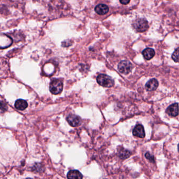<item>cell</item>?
Here are the masks:
<instances>
[{
  "instance_id": "obj_3",
  "label": "cell",
  "mask_w": 179,
  "mask_h": 179,
  "mask_svg": "<svg viewBox=\"0 0 179 179\" xmlns=\"http://www.w3.org/2000/svg\"><path fill=\"white\" fill-rule=\"evenodd\" d=\"M63 84L62 81L59 79H53L50 85V90L54 95H57L62 91Z\"/></svg>"
},
{
  "instance_id": "obj_19",
  "label": "cell",
  "mask_w": 179,
  "mask_h": 179,
  "mask_svg": "<svg viewBox=\"0 0 179 179\" xmlns=\"http://www.w3.org/2000/svg\"><path fill=\"white\" fill-rule=\"evenodd\" d=\"M31 179V178H28V179Z\"/></svg>"
},
{
  "instance_id": "obj_15",
  "label": "cell",
  "mask_w": 179,
  "mask_h": 179,
  "mask_svg": "<svg viewBox=\"0 0 179 179\" xmlns=\"http://www.w3.org/2000/svg\"><path fill=\"white\" fill-rule=\"evenodd\" d=\"M7 110V106L3 102H0V114H3Z\"/></svg>"
},
{
  "instance_id": "obj_10",
  "label": "cell",
  "mask_w": 179,
  "mask_h": 179,
  "mask_svg": "<svg viewBox=\"0 0 179 179\" xmlns=\"http://www.w3.org/2000/svg\"><path fill=\"white\" fill-rule=\"evenodd\" d=\"M166 112L169 115L173 117H176L178 115V103H176L172 104V105L170 106L166 110Z\"/></svg>"
},
{
  "instance_id": "obj_17",
  "label": "cell",
  "mask_w": 179,
  "mask_h": 179,
  "mask_svg": "<svg viewBox=\"0 0 179 179\" xmlns=\"http://www.w3.org/2000/svg\"><path fill=\"white\" fill-rule=\"evenodd\" d=\"M145 157H146V158L147 159L150 160V161H151V162H153V161H154L153 156H152L150 154H149V153L147 152V153H146Z\"/></svg>"
},
{
  "instance_id": "obj_7",
  "label": "cell",
  "mask_w": 179,
  "mask_h": 179,
  "mask_svg": "<svg viewBox=\"0 0 179 179\" xmlns=\"http://www.w3.org/2000/svg\"><path fill=\"white\" fill-rule=\"evenodd\" d=\"M133 135L135 137H137L139 138H145L146 136L145 129L142 125L137 124L134 128L133 131Z\"/></svg>"
},
{
  "instance_id": "obj_11",
  "label": "cell",
  "mask_w": 179,
  "mask_h": 179,
  "mask_svg": "<svg viewBox=\"0 0 179 179\" xmlns=\"http://www.w3.org/2000/svg\"><path fill=\"white\" fill-rule=\"evenodd\" d=\"M67 178L68 179H83V175L79 171L71 170L67 173Z\"/></svg>"
},
{
  "instance_id": "obj_1",
  "label": "cell",
  "mask_w": 179,
  "mask_h": 179,
  "mask_svg": "<svg viewBox=\"0 0 179 179\" xmlns=\"http://www.w3.org/2000/svg\"><path fill=\"white\" fill-rule=\"evenodd\" d=\"M97 81L99 84L105 87H111L114 85V81L110 76L105 74H100L97 77Z\"/></svg>"
},
{
  "instance_id": "obj_13",
  "label": "cell",
  "mask_w": 179,
  "mask_h": 179,
  "mask_svg": "<svg viewBox=\"0 0 179 179\" xmlns=\"http://www.w3.org/2000/svg\"><path fill=\"white\" fill-rule=\"evenodd\" d=\"M28 103L23 99H18L15 103V107L19 110H24L28 107Z\"/></svg>"
},
{
  "instance_id": "obj_9",
  "label": "cell",
  "mask_w": 179,
  "mask_h": 179,
  "mask_svg": "<svg viewBox=\"0 0 179 179\" xmlns=\"http://www.w3.org/2000/svg\"><path fill=\"white\" fill-rule=\"evenodd\" d=\"M95 12L100 15L107 14L109 11V8L107 5L103 4H100L97 5L95 8Z\"/></svg>"
},
{
  "instance_id": "obj_5",
  "label": "cell",
  "mask_w": 179,
  "mask_h": 179,
  "mask_svg": "<svg viewBox=\"0 0 179 179\" xmlns=\"http://www.w3.org/2000/svg\"><path fill=\"white\" fill-rule=\"evenodd\" d=\"M12 38L4 34H0V49H4L10 46L12 44Z\"/></svg>"
},
{
  "instance_id": "obj_8",
  "label": "cell",
  "mask_w": 179,
  "mask_h": 179,
  "mask_svg": "<svg viewBox=\"0 0 179 179\" xmlns=\"http://www.w3.org/2000/svg\"><path fill=\"white\" fill-rule=\"evenodd\" d=\"M159 83L157 79L153 78L146 83L145 86V88L146 89V90L148 91H154L157 90V88L158 87Z\"/></svg>"
},
{
  "instance_id": "obj_12",
  "label": "cell",
  "mask_w": 179,
  "mask_h": 179,
  "mask_svg": "<svg viewBox=\"0 0 179 179\" xmlns=\"http://www.w3.org/2000/svg\"><path fill=\"white\" fill-rule=\"evenodd\" d=\"M142 55L146 60H150L152 59L155 55V52L152 48H147L145 49L142 52Z\"/></svg>"
},
{
  "instance_id": "obj_14",
  "label": "cell",
  "mask_w": 179,
  "mask_h": 179,
  "mask_svg": "<svg viewBox=\"0 0 179 179\" xmlns=\"http://www.w3.org/2000/svg\"><path fill=\"white\" fill-rule=\"evenodd\" d=\"M119 156L121 158L126 159L130 157L131 153L126 150H120L119 152Z\"/></svg>"
},
{
  "instance_id": "obj_4",
  "label": "cell",
  "mask_w": 179,
  "mask_h": 179,
  "mask_svg": "<svg viewBox=\"0 0 179 179\" xmlns=\"http://www.w3.org/2000/svg\"><path fill=\"white\" fill-rule=\"evenodd\" d=\"M133 65L128 60H122L118 65V69L119 72L123 74H129L133 69Z\"/></svg>"
},
{
  "instance_id": "obj_18",
  "label": "cell",
  "mask_w": 179,
  "mask_h": 179,
  "mask_svg": "<svg viewBox=\"0 0 179 179\" xmlns=\"http://www.w3.org/2000/svg\"><path fill=\"white\" fill-rule=\"evenodd\" d=\"M120 2L122 4H127L129 3H130V1H128V0H120Z\"/></svg>"
},
{
  "instance_id": "obj_6",
  "label": "cell",
  "mask_w": 179,
  "mask_h": 179,
  "mask_svg": "<svg viewBox=\"0 0 179 179\" xmlns=\"http://www.w3.org/2000/svg\"><path fill=\"white\" fill-rule=\"evenodd\" d=\"M67 122L71 126L75 127L81 124V120L80 117L75 115H69L67 117Z\"/></svg>"
},
{
  "instance_id": "obj_2",
  "label": "cell",
  "mask_w": 179,
  "mask_h": 179,
  "mask_svg": "<svg viewBox=\"0 0 179 179\" xmlns=\"http://www.w3.org/2000/svg\"><path fill=\"white\" fill-rule=\"evenodd\" d=\"M133 26L138 32L146 31L149 28L148 22L145 19H138L135 20L133 23Z\"/></svg>"
},
{
  "instance_id": "obj_16",
  "label": "cell",
  "mask_w": 179,
  "mask_h": 179,
  "mask_svg": "<svg viewBox=\"0 0 179 179\" xmlns=\"http://www.w3.org/2000/svg\"><path fill=\"white\" fill-rule=\"evenodd\" d=\"M178 48L175 50V52L173 53L172 55V59L173 60H174V62L176 63H177L179 62L178 60V55H179V50H178Z\"/></svg>"
}]
</instances>
